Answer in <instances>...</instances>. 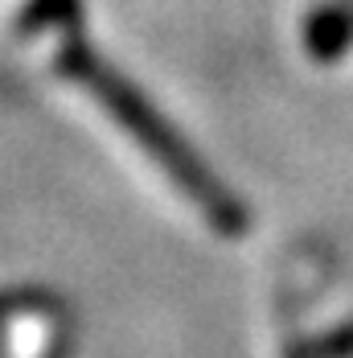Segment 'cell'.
<instances>
[{"instance_id": "6da1fadb", "label": "cell", "mask_w": 353, "mask_h": 358, "mask_svg": "<svg viewBox=\"0 0 353 358\" xmlns=\"http://www.w3.org/2000/svg\"><path fill=\"white\" fill-rule=\"evenodd\" d=\"M58 71L66 78H74L132 141L140 144L148 152V161L173 181V189L185 194V202L206 218L218 235H243L247 231V210L218 185L213 173H206V165L197 157H189V148L181 144V136H173V128L148 108V99L136 95L119 74L107 71L103 62L87 50V41H74V37L62 41Z\"/></svg>"}]
</instances>
